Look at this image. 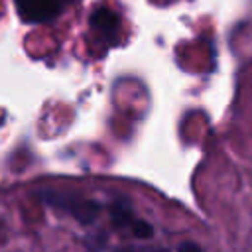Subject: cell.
<instances>
[{
	"label": "cell",
	"instance_id": "obj_1",
	"mask_svg": "<svg viewBox=\"0 0 252 252\" xmlns=\"http://www.w3.org/2000/svg\"><path fill=\"white\" fill-rule=\"evenodd\" d=\"M47 205H51L53 209H61L69 215H73L79 222L89 224L94 220L96 213H98V203L85 199V197H77V195H67V193H57V191H45L41 197Z\"/></svg>",
	"mask_w": 252,
	"mask_h": 252
},
{
	"label": "cell",
	"instance_id": "obj_2",
	"mask_svg": "<svg viewBox=\"0 0 252 252\" xmlns=\"http://www.w3.org/2000/svg\"><path fill=\"white\" fill-rule=\"evenodd\" d=\"M71 0H14L18 16L26 24H45L55 20Z\"/></svg>",
	"mask_w": 252,
	"mask_h": 252
},
{
	"label": "cell",
	"instance_id": "obj_3",
	"mask_svg": "<svg viewBox=\"0 0 252 252\" xmlns=\"http://www.w3.org/2000/svg\"><path fill=\"white\" fill-rule=\"evenodd\" d=\"M91 28L102 35L106 41H114L118 37V30H120V20H118V14L110 8H96L93 14H91Z\"/></svg>",
	"mask_w": 252,
	"mask_h": 252
},
{
	"label": "cell",
	"instance_id": "obj_4",
	"mask_svg": "<svg viewBox=\"0 0 252 252\" xmlns=\"http://www.w3.org/2000/svg\"><path fill=\"white\" fill-rule=\"evenodd\" d=\"M110 219H112V224H114V226H126V224L130 226L132 220H134L130 207H128L126 203H122V201H116V203L110 207Z\"/></svg>",
	"mask_w": 252,
	"mask_h": 252
},
{
	"label": "cell",
	"instance_id": "obj_5",
	"mask_svg": "<svg viewBox=\"0 0 252 252\" xmlns=\"http://www.w3.org/2000/svg\"><path fill=\"white\" fill-rule=\"evenodd\" d=\"M130 228H132L134 236H138V238H142V240L154 236V228H152V224L146 222V220H142V219H134L132 224H130Z\"/></svg>",
	"mask_w": 252,
	"mask_h": 252
},
{
	"label": "cell",
	"instance_id": "obj_6",
	"mask_svg": "<svg viewBox=\"0 0 252 252\" xmlns=\"http://www.w3.org/2000/svg\"><path fill=\"white\" fill-rule=\"evenodd\" d=\"M177 252H203V250L195 242H183V244H179Z\"/></svg>",
	"mask_w": 252,
	"mask_h": 252
},
{
	"label": "cell",
	"instance_id": "obj_7",
	"mask_svg": "<svg viewBox=\"0 0 252 252\" xmlns=\"http://www.w3.org/2000/svg\"><path fill=\"white\" fill-rule=\"evenodd\" d=\"M156 252H165V250H156Z\"/></svg>",
	"mask_w": 252,
	"mask_h": 252
}]
</instances>
